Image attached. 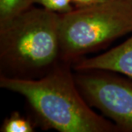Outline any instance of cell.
Segmentation results:
<instances>
[{"label": "cell", "mask_w": 132, "mask_h": 132, "mask_svg": "<svg viewBox=\"0 0 132 132\" xmlns=\"http://www.w3.org/2000/svg\"><path fill=\"white\" fill-rule=\"evenodd\" d=\"M68 65H57L38 79L1 75L0 87L22 95L47 128L60 132L120 131L112 121L91 109Z\"/></svg>", "instance_id": "obj_1"}, {"label": "cell", "mask_w": 132, "mask_h": 132, "mask_svg": "<svg viewBox=\"0 0 132 132\" xmlns=\"http://www.w3.org/2000/svg\"><path fill=\"white\" fill-rule=\"evenodd\" d=\"M60 15L29 7L0 24L2 75L30 78L60 60Z\"/></svg>", "instance_id": "obj_2"}, {"label": "cell", "mask_w": 132, "mask_h": 132, "mask_svg": "<svg viewBox=\"0 0 132 132\" xmlns=\"http://www.w3.org/2000/svg\"><path fill=\"white\" fill-rule=\"evenodd\" d=\"M60 60L73 64L85 54L132 32V0H105L60 15Z\"/></svg>", "instance_id": "obj_3"}, {"label": "cell", "mask_w": 132, "mask_h": 132, "mask_svg": "<svg viewBox=\"0 0 132 132\" xmlns=\"http://www.w3.org/2000/svg\"><path fill=\"white\" fill-rule=\"evenodd\" d=\"M77 72L76 84L88 104L109 118L120 131H132V81L108 71Z\"/></svg>", "instance_id": "obj_4"}, {"label": "cell", "mask_w": 132, "mask_h": 132, "mask_svg": "<svg viewBox=\"0 0 132 132\" xmlns=\"http://www.w3.org/2000/svg\"><path fill=\"white\" fill-rule=\"evenodd\" d=\"M73 68L76 71L113 72L132 79V35L108 52L95 57L79 60L73 63Z\"/></svg>", "instance_id": "obj_5"}, {"label": "cell", "mask_w": 132, "mask_h": 132, "mask_svg": "<svg viewBox=\"0 0 132 132\" xmlns=\"http://www.w3.org/2000/svg\"><path fill=\"white\" fill-rule=\"evenodd\" d=\"M2 132H33L32 123L28 119L14 112L9 118H6L0 128Z\"/></svg>", "instance_id": "obj_6"}, {"label": "cell", "mask_w": 132, "mask_h": 132, "mask_svg": "<svg viewBox=\"0 0 132 132\" xmlns=\"http://www.w3.org/2000/svg\"><path fill=\"white\" fill-rule=\"evenodd\" d=\"M29 7L28 0H0V24L9 21Z\"/></svg>", "instance_id": "obj_7"}, {"label": "cell", "mask_w": 132, "mask_h": 132, "mask_svg": "<svg viewBox=\"0 0 132 132\" xmlns=\"http://www.w3.org/2000/svg\"><path fill=\"white\" fill-rule=\"evenodd\" d=\"M38 4L42 7L60 15L65 14L74 9L72 0H33V5Z\"/></svg>", "instance_id": "obj_8"}, {"label": "cell", "mask_w": 132, "mask_h": 132, "mask_svg": "<svg viewBox=\"0 0 132 132\" xmlns=\"http://www.w3.org/2000/svg\"><path fill=\"white\" fill-rule=\"evenodd\" d=\"M104 1L105 0H72V2L75 8H82L98 4Z\"/></svg>", "instance_id": "obj_9"}, {"label": "cell", "mask_w": 132, "mask_h": 132, "mask_svg": "<svg viewBox=\"0 0 132 132\" xmlns=\"http://www.w3.org/2000/svg\"><path fill=\"white\" fill-rule=\"evenodd\" d=\"M28 4L31 7L33 5V0H28Z\"/></svg>", "instance_id": "obj_10"}]
</instances>
